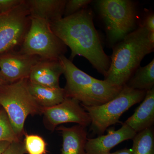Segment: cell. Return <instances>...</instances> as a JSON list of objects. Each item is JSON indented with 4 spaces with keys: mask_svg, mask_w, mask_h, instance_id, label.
I'll return each instance as SVG.
<instances>
[{
    "mask_svg": "<svg viewBox=\"0 0 154 154\" xmlns=\"http://www.w3.org/2000/svg\"><path fill=\"white\" fill-rule=\"evenodd\" d=\"M96 6L105 24L107 39L113 47L131 32L136 25L135 3L130 0H100Z\"/></svg>",
    "mask_w": 154,
    "mask_h": 154,
    "instance_id": "277c9868",
    "label": "cell"
},
{
    "mask_svg": "<svg viewBox=\"0 0 154 154\" xmlns=\"http://www.w3.org/2000/svg\"><path fill=\"white\" fill-rule=\"evenodd\" d=\"M40 59L14 50L0 54V75L5 84L28 79L32 68Z\"/></svg>",
    "mask_w": 154,
    "mask_h": 154,
    "instance_id": "9c48e42d",
    "label": "cell"
},
{
    "mask_svg": "<svg viewBox=\"0 0 154 154\" xmlns=\"http://www.w3.org/2000/svg\"><path fill=\"white\" fill-rule=\"evenodd\" d=\"M31 24L25 0L11 11L0 14V54L21 46Z\"/></svg>",
    "mask_w": 154,
    "mask_h": 154,
    "instance_id": "52a82bcc",
    "label": "cell"
},
{
    "mask_svg": "<svg viewBox=\"0 0 154 154\" xmlns=\"http://www.w3.org/2000/svg\"><path fill=\"white\" fill-rule=\"evenodd\" d=\"M59 59L63 67V74L66 79L64 89L67 97H71L75 93L97 79L78 68L65 55L60 57Z\"/></svg>",
    "mask_w": 154,
    "mask_h": 154,
    "instance_id": "2e32d148",
    "label": "cell"
},
{
    "mask_svg": "<svg viewBox=\"0 0 154 154\" xmlns=\"http://www.w3.org/2000/svg\"><path fill=\"white\" fill-rule=\"evenodd\" d=\"M23 0H0V14L6 13L19 5Z\"/></svg>",
    "mask_w": 154,
    "mask_h": 154,
    "instance_id": "cb8c5ba5",
    "label": "cell"
},
{
    "mask_svg": "<svg viewBox=\"0 0 154 154\" xmlns=\"http://www.w3.org/2000/svg\"><path fill=\"white\" fill-rule=\"evenodd\" d=\"M137 133L125 123L119 129L110 128L107 134L88 139L86 151L88 154H107L113 148L124 141L132 139Z\"/></svg>",
    "mask_w": 154,
    "mask_h": 154,
    "instance_id": "8fae6325",
    "label": "cell"
},
{
    "mask_svg": "<svg viewBox=\"0 0 154 154\" xmlns=\"http://www.w3.org/2000/svg\"><path fill=\"white\" fill-rule=\"evenodd\" d=\"M137 133L152 127L154 123V88L146 92L140 105L124 122Z\"/></svg>",
    "mask_w": 154,
    "mask_h": 154,
    "instance_id": "9a60e30c",
    "label": "cell"
},
{
    "mask_svg": "<svg viewBox=\"0 0 154 154\" xmlns=\"http://www.w3.org/2000/svg\"><path fill=\"white\" fill-rule=\"evenodd\" d=\"M11 143L7 141L0 142V154H2L7 149Z\"/></svg>",
    "mask_w": 154,
    "mask_h": 154,
    "instance_id": "484cf974",
    "label": "cell"
},
{
    "mask_svg": "<svg viewBox=\"0 0 154 154\" xmlns=\"http://www.w3.org/2000/svg\"><path fill=\"white\" fill-rule=\"evenodd\" d=\"M149 32L141 25L113 46L110 67L104 80L121 87L126 84L144 57L153 51L154 44L148 37Z\"/></svg>",
    "mask_w": 154,
    "mask_h": 154,
    "instance_id": "7a4b0ae2",
    "label": "cell"
},
{
    "mask_svg": "<svg viewBox=\"0 0 154 154\" xmlns=\"http://www.w3.org/2000/svg\"><path fill=\"white\" fill-rule=\"evenodd\" d=\"M132 140L131 154H154V133L152 128L137 133Z\"/></svg>",
    "mask_w": 154,
    "mask_h": 154,
    "instance_id": "d6986e66",
    "label": "cell"
},
{
    "mask_svg": "<svg viewBox=\"0 0 154 154\" xmlns=\"http://www.w3.org/2000/svg\"><path fill=\"white\" fill-rule=\"evenodd\" d=\"M42 115L45 127L51 131L64 123H75L86 128L91 124L90 116L80 102L69 97L58 105L43 108Z\"/></svg>",
    "mask_w": 154,
    "mask_h": 154,
    "instance_id": "ba28073f",
    "label": "cell"
},
{
    "mask_svg": "<svg viewBox=\"0 0 154 154\" xmlns=\"http://www.w3.org/2000/svg\"><path fill=\"white\" fill-rule=\"evenodd\" d=\"M92 2L91 0L66 1L64 12V17L71 16L83 9L86 8Z\"/></svg>",
    "mask_w": 154,
    "mask_h": 154,
    "instance_id": "7402d4cb",
    "label": "cell"
},
{
    "mask_svg": "<svg viewBox=\"0 0 154 154\" xmlns=\"http://www.w3.org/2000/svg\"><path fill=\"white\" fill-rule=\"evenodd\" d=\"M25 2L30 17L51 24L63 18L66 0H27Z\"/></svg>",
    "mask_w": 154,
    "mask_h": 154,
    "instance_id": "5bb4252c",
    "label": "cell"
},
{
    "mask_svg": "<svg viewBox=\"0 0 154 154\" xmlns=\"http://www.w3.org/2000/svg\"><path fill=\"white\" fill-rule=\"evenodd\" d=\"M141 25L144 26L149 32H154V15L150 13L146 16Z\"/></svg>",
    "mask_w": 154,
    "mask_h": 154,
    "instance_id": "d4e9b609",
    "label": "cell"
},
{
    "mask_svg": "<svg viewBox=\"0 0 154 154\" xmlns=\"http://www.w3.org/2000/svg\"><path fill=\"white\" fill-rule=\"evenodd\" d=\"M113 154H131V150L125 148L112 153Z\"/></svg>",
    "mask_w": 154,
    "mask_h": 154,
    "instance_id": "4316f807",
    "label": "cell"
},
{
    "mask_svg": "<svg viewBox=\"0 0 154 154\" xmlns=\"http://www.w3.org/2000/svg\"><path fill=\"white\" fill-rule=\"evenodd\" d=\"M93 12L85 8L50 24L54 33L71 50L70 60L76 56L85 58L105 78L110 66V59L106 54L94 26Z\"/></svg>",
    "mask_w": 154,
    "mask_h": 154,
    "instance_id": "6da1fadb",
    "label": "cell"
},
{
    "mask_svg": "<svg viewBox=\"0 0 154 154\" xmlns=\"http://www.w3.org/2000/svg\"><path fill=\"white\" fill-rule=\"evenodd\" d=\"M24 143L21 140L11 143L1 154H26Z\"/></svg>",
    "mask_w": 154,
    "mask_h": 154,
    "instance_id": "603a6c76",
    "label": "cell"
},
{
    "mask_svg": "<svg viewBox=\"0 0 154 154\" xmlns=\"http://www.w3.org/2000/svg\"><path fill=\"white\" fill-rule=\"evenodd\" d=\"M125 85L134 90L146 92L154 88V59L146 66L139 67Z\"/></svg>",
    "mask_w": 154,
    "mask_h": 154,
    "instance_id": "ac0fdd59",
    "label": "cell"
},
{
    "mask_svg": "<svg viewBox=\"0 0 154 154\" xmlns=\"http://www.w3.org/2000/svg\"><path fill=\"white\" fill-rule=\"evenodd\" d=\"M55 130L62 137L61 154H88L85 149L88 139L86 127L79 125L70 127L60 125Z\"/></svg>",
    "mask_w": 154,
    "mask_h": 154,
    "instance_id": "4fadbf2b",
    "label": "cell"
},
{
    "mask_svg": "<svg viewBox=\"0 0 154 154\" xmlns=\"http://www.w3.org/2000/svg\"><path fill=\"white\" fill-rule=\"evenodd\" d=\"M5 84L4 80L2 79V77L0 75V86H2V85H4V84Z\"/></svg>",
    "mask_w": 154,
    "mask_h": 154,
    "instance_id": "83f0119b",
    "label": "cell"
},
{
    "mask_svg": "<svg viewBox=\"0 0 154 154\" xmlns=\"http://www.w3.org/2000/svg\"><path fill=\"white\" fill-rule=\"evenodd\" d=\"M0 106L8 116L19 138L25 134L24 126L30 115H42L43 108L37 104L28 88V79L0 86Z\"/></svg>",
    "mask_w": 154,
    "mask_h": 154,
    "instance_id": "3957f363",
    "label": "cell"
},
{
    "mask_svg": "<svg viewBox=\"0 0 154 154\" xmlns=\"http://www.w3.org/2000/svg\"><path fill=\"white\" fill-rule=\"evenodd\" d=\"M122 88L110 84L105 80L97 79L69 98L76 99L83 106H100L115 98Z\"/></svg>",
    "mask_w": 154,
    "mask_h": 154,
    "instance_id": "30bf717a",
    "label": "cell"
},
{
    "mask_svg": "<svg viewBox=\"0 0 154 154\" xmlns=\"http://www.w3.org/2000/svg\"><path fill=\"white\" fill-rule=\"evenodd\" d=\"M24 135L23 143L26 154H47V143L43 137L37 134Z\"/></svg>",
    "mask_w": 154,
    "mask_h": 154,
    "instance_id": "ffe728a7",
    "label": "cell"
},
{
    "mask_svg": "<svg viewBox=\"0 0 154 154\" xmlns=\"http://www.w3.org/2000/svg\"><path fill=\"white\" fill-rule=\"evenodd\" d=\"M146 92L125 85L115 98L103 105L95 107L82 105L91 118V130L96 134H103L109 127L120 122L119 119L127 110L143 101Z\"/></svg>",
    "mask_w": 154,
    "mask_h": 154,
    "instance_id": "5b68a950",
    "label": "cell"
},
{
    "mask_svg": "<svg viewBox=\"0 0 154 154\" xmlns=\"http://www.w3.org/2000/svg\"><path fill=\"white\" fill-rule=\"evenodd\" d=\"M63 73L59 59H40L32 68L28 80L41 85L59 88L60 78Z\"/></svg>",
    "mask_w": 154,
    "mask_h": 154,
    "instance_id": "7c38bea8",
    "label": "cell"
},
{
    "mask_svg": "<svg viewBox=\"0 0 154 154\" xmlns=\"http://www.w3.org/2000/svg\"><path fill=\"white\" fill-rule=\"evenodd\" d=\"M19 51L41 60H59L66 52L67 46L54 33L49 23L31 17L30 28Z\"/></svg>",
    "mask_w": 154,
    "mask_h": 154,
    "instance_id": "8992f818",
    "label": "cell"
},
{
    "mask_svg": "<svg viewBox=\"0 0 154 154\" xmlns=\"http://www.w3.org/2000/svg\"><path fill=\"white\" fill-rule=\"evenodd\" d=\"M21 140L15 133L8 116L5 110L0 109V142L12 143Z\"/></svg>",
    "mask_w": 154,
    "mask_h": 154,
    "instance_id": "44dd1931",
    "label": "cell"
},
{
    "mask_svg": "<svg viewBox=\"0 0 154 154\" xmlns=\"http://www.w3.org/2000/svg\"><path fill=\"white\" fill-rule=\"evenodd\" d=\"M113 154V153H109V154Z\"/></svg>",
    "mask_w": 154,
    "mask_h": 154,
    "instance_id": "f1b7e54d",
    "label": "cell"
},
{
    "mask_svg": "<svg viewBox=\"0 0 154 154\" xmlns=\"http://www.w3.org/2000/svg\"><path fill=\"white\" fill-rule=\"evenodd\" d=\"M30 94L42 108L53 107L61 103L66 98L64 88H53L31 82L28 80Z\"/></svg>",
    "mask_w": 154,
    "mask_h": 154,
    "instance_id": "e0dca14e",
    "label": "cell"
}]
</instances>
